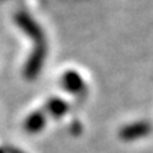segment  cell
Returning a JSON list of instances; mask_svg holds the SVG:
<instances>
[{
  "label": "cell",
  "mask_w": 153,
  "mask_h": 153,
  "mask_svg": "<svg viewBox=\"0 0 153 153\" xmlns=\"http://www.w3.org/2000/svg\"><path fill=\"white\" fill-rule=\"evenodd\" d=\"M14 22L30 38H33L34 41H37L38 44L44 43L43 30H41V27L36 23V20L30 14L24 13V11H19L14 16Z\"/></svg>",
  "instance_id": "6da1fadb"
},
{
  "label": "cell",
  "mask_w": 153,
  "mask_h": 153,
  "mask_svg": "<svg viewBox=\"0 0 153 153\" xmlns=\"http://www.w3.org/2000/svg\"><path fill=\"white\" fill-rule=\"evenodd\" d=\"M45 55H47V50H45L44 43L38 44L24 65V76L27 79H34L40 74L44 61H45Z\"/></svg>",
  "instance_id": "7a4b0ae2"
},
{
  "label": "cell",
  "mask_w": 153,
  "mask_h": 153,
  "mask_svg": "<svg viewBox=\"0 0 153 153\" xmlns=\"http://www.w3.org/2000/svg\"><path fill=\"white\" fill-rule=\"evenodd\" d=\"M150 132H152L150 123L146 120H139V122H133V123L123 126L119 131V137L125 142H131V140L146 137Z\"/></svg>",
  "instance_id": "3957f363"
},
{
  "label": "cell",
  "mask_w": 153,
  "mask_h": 153,
  "mask_svg": "<svg viewBox=\"0 0 153 153\" xmlns=\"http://www.w3.org/2000/svg\"><path fill=\"white\" fill-rule=\"evenodd\" d=\"M61 85L71 94H81L85 89V84L82 76L75 71H67L61 76Z\"/></svg>",
  "instance_id": "277c9868"
},
{
  "label": "cell",
  "mask_w": 153,
  "mask_h": 153,
  "mask_svg": "<svg viewBox=\"0 0 153 153\" xmlns=\"http://www.w3.org/2000/svg\"><path fill=\"white\" fill-rule=\"evenodd\" d=\"M44 126H45V115L40 111L28 115L24 120V131L28 133H38L44 129Z\"/></svg>",
  "instance_id": "5b68a950"
},
{
  "label": "cell",
  "mask_w": 153,
  "mask_h": 153,
  "mask_svg": "<svg viewBox=\"0 0 153 153\" xmlns=\"http://www.w3.org/2000/svg\"><path fill=\"white\" fill-rule=\"evenodd\" d=\"M45 109L53 118H62L68 112V104L61 98H51L45 104Z\"/></svg>",
  "instance_id": "8992f818"
},
{
  "label": "cell",
  "mask_w": 153,
  "mask_h": 153,
  "mask_svg": "<svg viewBox=\"0 0 153 153\" xmlns=\"http://www.w3.org/2000/svg\"><path fill=\"white\" fill-rule=\"evenodd\" d=\"M71 129H72V132H74L75 135H78V133L81 132V126H79V123H78V122H75V123H72Z\"/></svg>",
  "instance_id": "52a82bcc"
},
{
  "label": "cell",
  "mask_w": 153,
  "mask_h": 153,
  "mask_svg": "<svg viewBox=\"0 0 153 153\" xmlns=\"http://www.w3.org/2000/svg\"><path fill=\"white\" fill-rule=\"evenodd\" d=\"M6 153H24V152H22L20 149H17V148H9L6 150Z\"/></svg>",
  "instance_id": "ba28073f"
},
{
  "label": "cell",
  "mask_w": 153,
  "mask_h": 153,
  "mask_svg": "<svg viewBox=\"0 0 153 153\" xmlns=\"http://www.w3.org/2000/svg\"><path fill=\"white\" fill-rule=\"evenodd\" d=\"M0 153H6V150H4V149H1V148H0Z\"/></svg>",
  "instance_id": "9c48e42d"
}]
</instances>
